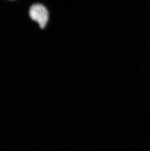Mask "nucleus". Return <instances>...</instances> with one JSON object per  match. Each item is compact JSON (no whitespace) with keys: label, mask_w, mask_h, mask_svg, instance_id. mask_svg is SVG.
<instances>
[{"label":"nucleus","mask_w":150,"mask_h":151,"mask_svg":"<svg viewBox=\"0 0 150 151\" xmlns=\"http://www.w3.org/2000/svg\"><path fill=\"white\" fill-rule=\"evenodd\" d=\"M31 18L38 23L40 27L44 29L48 22L49 18L48 12L43 4H36L33 5L29 10Z\"/></svg>","instance_id":"obj_1"}]
</instances>
